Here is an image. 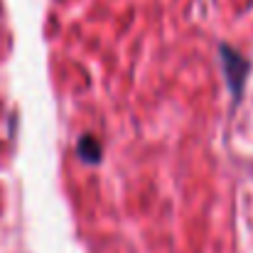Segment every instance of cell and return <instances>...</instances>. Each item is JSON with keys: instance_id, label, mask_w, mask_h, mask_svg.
Listing matches in <instances>:
<instances>
[{"instance_id": "cell-1", "label": "cell", "mask_w": 253, "mask_h": 253, "mask_svg": "<svg viewBox=\"0 0 253 253\" xmlns=\"http://www.w3.org/2000/svg\"><path fill=\"white\" fill-rule=\"evenodd\" d=\"M219 57H221V69L226 74V84H229L231 93H234V101L239 103L241 101V93H244V82H246V77L251 72V64H249V59L244 54H239L229 44H221L219 47Z\"/></svg>"}, {"instance_id": "cell-2", "label": "cell", "mask_w": 253, "mask_h": 253, "mask_svg": "<svg viewBox=\"0 0 253 253\" xmlns=\"http://www.w3.org/2000/svg\"><path fill=\"white\" fill-rule=\"evenodd\" d=\"M77 155L84 163H91V165L101 163V145H98V140L93 135H82V140L77 145Z\"/></svg>"}]
</instances>
